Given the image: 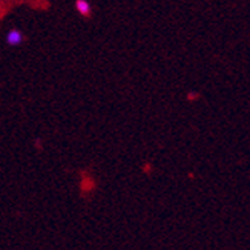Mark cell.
<instances>
[{"instance_id": "cell-2", "label": "cell", "mask_w": 250, "mask_h": 250, "mask_svg": "<svg viewBox=\"0 0 250 250\" xmlns=\"http://www.w3.org/2000/svg\"><path fill=\"white\" fill-rule=\"evenodd\" d=\"M75 8H77V11L82 16H89V13H91V5H89V2H86V0H77Z\"/></svg>"}, {"instance_id": "cell-1", "label": "cell", "mask_w": 250, "mask_h": 250, "mask_svg": "<svg viewBox=\"0 0 250 250\" xmlns=\"http://www.w3.org/2000/svg\"><path fill=\"white\" fill-rule=\"evenodd\" d=\"M6 42H8V45H11V46H17V45H20L21 42H23V36H21V32L19 29H11L8 32V36H6Z\"/></svg>"}]
</instances>
